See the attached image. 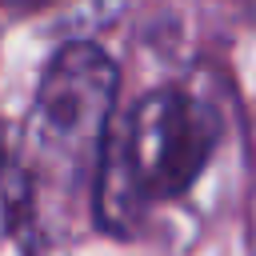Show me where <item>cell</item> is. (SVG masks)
Returning a JSON list of instances; mask_svg holds the SVG:
<instances>
[{
	"label": "cell",
	"instance_id": "obj_3",
	"mask_svg": "<svg viewBox=\"0 0 256 256\" xmlns=\"http://www.w3.org/2000/svg\"><path fill=\"white\" fill-rule=\"evenodd\" d=\"M20 4H32V8H36V4H44V0H8V8H20Z\"/></svg>",
	"mask_w": 256,
	"mask_h": 256
},
{
	"label": "cell",
	"instance_id": "obj_2",
	"mask_svg": "<svg viewBox=\"0 0 256 256\" xmlns=\"http://www.w3.org/2000/svg\"><path fill=\"white\" fill-rule=\"evenodd\" d=\"M112 100L116 64L92 44L60 48L40 76L28 116V144L52 172L80 176L104 156L112 132Z\"/></svg>",
	"mask_w": 256,
	"mask_h": 256
},
{
	"label": "cell",
	"instance_id": "obj_1",
	"mask_svg": "<svg viewBox=\"0 0 256 256\" xmlns=\"http://www.w3.org/2000/svg\"><path fill=\"white\" fill-rule=\"evenodd\" d=\"M220 144V116L188 88H156L112 124L96 164V212L108 232H132L152 204L184 196Z\"/></svg>",
	"mask_w": 256,
	"mask_h": 256
}]
</instances>
